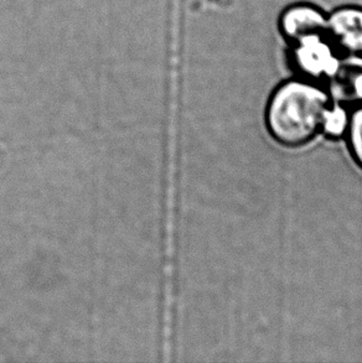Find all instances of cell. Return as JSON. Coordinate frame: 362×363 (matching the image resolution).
I'll use <instances>...</instances> for the list:
<instances>
[{
    "instance_id": "6da1fadb",
    "label": "cell",
    "mask_w": 362,
    "mask_h": 363,
    "mask_svg": "<svg viewBox=\"0 0 362 363\" xmlns=\"http://www.w3.org/2000/svg\"><path fill=\"white\" fill-rule=\"evenodd\" d=\"M334 104L323 84L290 76L270 91L265 108V129L282 147H307L323 135Z\"/></svg>"
},
{
    "instance_id": "52a82bcc",
    "label": "cell",
    "mask_w": 362,
    "mask_h": 363,
    "mask_svg": "<svg viewBox=\"0 0 362 363\" xmlns=\"http://www.w3.org/2000/svg\"><path fill=\"white\" fill-rule=\"evenodd\" d=\"M348 119L349 108L335 102L324 124V137L329 138L331 140L344 138L346 125H348Z\"/></svg>"
},
{
    "instance_id": "277c9868",
    "label": "cell",
    "mask_w": 362,
    "mask_h": 363,
    "mask_svg": "<svg viewBox=\"0 0 362 363\" xmlns=\"http://www.w3.org/2000/svg\"><path fill=\"white\" fill-rule=\"evenodd\" d=\"M328 34L341 54L362 55V4L345 3L328 10Z\"/></svg>"
},
{
    "instance_id": "3957f363",
    "label": "cell",
    "mask_w": 362,
    "mask_h": 363,
    "mask_svg": "<svg viewBox=\"0 0 362 363\" xmlns=\"http://www.w3.org/2000/svg\"><path fill=\"white\" fill-rule=\"evenodd\" d=\"M277 31L284 45L292 44L309 35L327 33L328 10L309 0L290 3L279 13Z\"/></svg>"
},
{
    "instance_id": "8992f818",
    "label": "cell",
    "mask_w": 362,
    "mask_h": 363,
    "mask_svg": "<svg viewBox=\"0 0 362 363\" xmlns=\"http://www.w3.org/2000/svg\"><path fill=\"white\" fill-rule=\"evenodd\" d=\"M349 154L356 167L362 170V104L349 111L348 125L344 134Z\"/></svg>"
},
{
    "instance_id": "7a4b0ae2",
    "label": "cell",
    "mask_w": 362,
    "mask_h": 363,
    "mask_svg": "<svg viewBox=\"0 0 362 363\" xmlns=\"http://www.w3.org/2000/svg\"><path fill=\"white\" fill-rule=\"evenodd\" d=\"M340 50L330 39L328 31L309 35L285 45V62L292 76L324 84L333 74L341 57Z\"/></svg>"
},
{
    "instance_id": "5b68a950",
    "label": "cell",
    "mask_w": 362,
    "mask_h": 363,
    "mask_svg": "<svg viewBox=\"0 0 362 363\" xmlns=\"http://www.w3.org/2000/svg\"><path fill=\"white\" fill-rule=\"evenodd\" d=\"M323 84L336 104L349 109L362 104V55H341Z\"/></svg>"
}]
</instances>
